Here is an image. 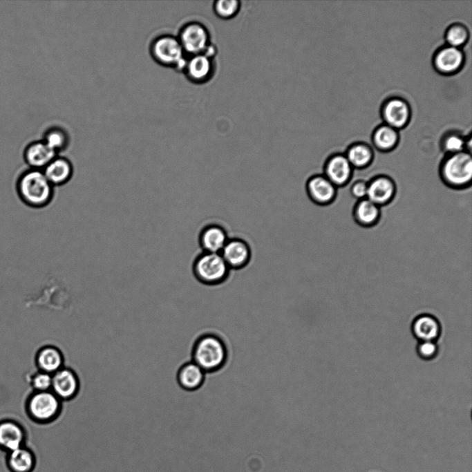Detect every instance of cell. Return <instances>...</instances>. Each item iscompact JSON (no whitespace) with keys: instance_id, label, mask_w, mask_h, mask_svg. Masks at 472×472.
I'll use <instances>...</instances> for the list:
<instances>
[{"instance_id":"1","label":"cell","mask_w":472,"mask_h":472,"mask_svg":"<svg viewBox=\"0 0 472 472\" xmlns=\"http://www.w3.org/2000/svg\"><path fill=\"white\" fill-rule=\"evenodd\" d=\"M16 190L21 200L35 209L46 207L54 196V187L39 169L28 168L23 171L17 180Z\"/></svg>"},{"instance_id":"2","label":"cell","mask_w":472,"mask_h":472,"mask_svg":"<svg viewBox=\"0 0 472 472\" xmlns=\"http://www.w3.org/2000/svg\"><path fill=\"white\" fill-rule=\"evenodd\" d=\"M230 270L219 253L202 252L196 257L192 265L196 281L207 286H216L228 281Z\"/></svg>"},{"instance_id":"3","label":"cell","mask_w":472,"mask_h":472,"mask_svg":"<svg viewBox=\"0 0 472 472\" xmlns=\"http://www.w3.org/2000/svg\"><path fill=\"white\" fill-rule=\"evenodd\" d=\"M149 53L159 65L183 72L187 55L177 36L162 34L155 37L149 45Z\"/></svg>"},{"instance_id":"4","label":"cell","mask_w":472,"mask_h":472,"mask_svg":"<svg viewBox=\"0 0 472 472\" xmlns=\"http://www.w3.org/2000/svg\"><path fill=\"white\" fill-rule=\"evenodd\" d=\"M440 174L443 182L453 189L466 188L472 180V158L471 154L464 151L449 154L443 160Z\"/></svg>"},{"instance_id":"5","label":"cell","mask_w":472,"mask_h":472,"mask_svg":"<svg viewBox=\"0 0 472 472\" xmlns=\"http://www.w3.org/2000/svg\"><path fill=\"white\" fill-rule=\"evenodd\" d=\"M227 351L218 337L207 334L200 337L193 350V361L205 372L219 369L225 363Z\"/></svg>"},{"instance_id":"6","label":"cell","mask_w":472,"mask_h":472,"mask_svg":"<svg viewBox=\"0 0 472 472\" xmlns=\"http://www.w3.org/2000/svg\"><path fill=\"white\" fill-rule=\"evenodd\" d=\"M62 402L51 390L34 391L27 399L26 412L33 422L47 424L60 415Z\"/></svg>"},{"instance_id":"7","label":"cell","mask_w":472,"mask_h":472,"mask_svg":"<svg viewBox=\"0 0 472 472\" xmlns=\"http://www.w3.org/2000/svg\"><path fill=\"white\" fill-rule=\"evenodd\" d=\"M177 37L187 56L204 53L211 44L207 28L199 21L185 23Z\"/></svg>"},{"instance_id":"8","label":"cell","mask_w":472,"mask_h":472,"mask_svg":"<svg viewBox=\"0 0 472 472\" xmlns=\"http://www.w3.org/2000/svg\"><path fill=\"white\" fill-rule=\"evenodd\" d=\"M305 189L309 198L321 206L331 204L337 193V187L323 174L310 176L306 182Z\"/></svg>"},{"instance_id":"9","label":"cell","mask_w":472,"mask_h":472,"mask_svg":"<svg viewBox=\"0 0 472 472\" xmlns=\"http://www.w3.org/2000/svg\"><path fill=\"white\" fill-rule=\"evenodd\" d=\"M80 387L76 372L70 368L63 367L52 375L50 390L62 401L76 397Z\"/></svg>"},{"instance_id":"10","label":"cell","mask_w":472,"mask_h":472,"mask_svg":"<svg viewBox=\"0 0 472 472\" xmlns=\"http://www.w3.org/2000/svg\"><path fill=\"white\" fill-rule=\"evenodd\" d=\"M220 254L230 270H240L250 262L252 250L249 243L245 240L229 238Z\"/></svg>"},{"instance_id":"11","label":"cell","mask_w":472,"mask_h":472,"mask_svg":"<svg viewBox=\"0 0 472 472\" xmlns=\"http://www.w3.org/2000/svg\"><path fill=\"white\" fill-rule=\"evenodd\" d=\"M27 439L26 428L11 419L0 420V449L7 453L25 446Z\"/></svg>"},{"instance_id":"12","label":"cell","mask_w":472,"mask_h":472,"mask_svg":"<svg viewBox=\"0 0 472 472\" xmlns=\"http://www.w3.org/2000/svg\"><path fill=\"white\" fill-rule=\"evenodd\" d=\"M214 73L213 58L204 53L187 56L183 73L192 83L208 82Z\"/></svg>"},{"instance_id":"13","label":"cell","mask_w":472,"mask_h":472,"mask_svg":"<svg viewBox=\"0 0 472 472\" xmlns=\"http://www.w3.org/2000/svg\"><path fill=\"white\" fill-rule=\"evenodd\" d=\"M367 182L366 198L379 207L389 204L395 198L396 185L390 177L386 175H379Z\"/></svg>"},{"instance_id":"14","label":"cell","mask_w":472,"mask_h":472,"mask_svg":"<svg viewBox=\"0 0 472 472\" xmlns=\"http://www.w3.org/2000/svg\"><path fill=\"white\" fill-rule=\"evenodd\" d=\"M323 169V174L338 188L350 181L354 169L345 155L334 154L326 160Z\"/></svg>"},{"instance_id":"15","label":"cell","mask_w":472,"mask_h":472,"mask_svg":"<svg viewBox=\"0 0 472 472\" xmlns=\"http://www.w3.org/2000/svg\"><path fill=\"white\" fill-rule=\"evenodd\" d=\"M57 154L42 140L29 143L23 151V159L30 169L43 170Z\"/></svg>"},{"instance_id":"16","label":"cell","mask_w":472,"mask_h":472,"mask_svg":"<svg viewBox=\"0 0 472 472\" xmlns=\"http://www.w3.org/2000/svg\"><path fill=\"white\" fill-rule=\"evenodd\" d=\"M229 238L226 230L221 225L209 224L201 229L198 241L202 252L220 254Z\"/></svg>"},{"instance_id":"17","label":"cell","mask_w":472,"mask_h":472,"mask_svg":"<svg viewBox=\"0 0 472 472\" xmlns=\"http://www.w3.org/2000/svg\"><path fill=\"white\" fill-rule=\"evenodd\" d=\"M42 171L55 187L69 182L73 177L74 169L72 162L68 158L58 155Z\"/></svg>"},{"instance_id":"18","label":"cell","mask_w":472,"mask_h":472,"mask_svg":"<svg viewBox=\"0 0 472 472\" xmlns=\"http://www.w3.org/2000/svg\"><path fill=\"white\" fill-rule=\"evenodd\" d=\"M35 362L39 370L53 375L64 367V358L59 348L47 345L37 351Z\"/></svg>"},{"instance_id":"19","label":"cell","mask_w":472,"mask_h":472,"mask_svg":"<svg viewBox=\"0 0 472 472\" xmlns=\"http://www.w3.org/2000/svg\"><path fill=\"white\" fill-rule=\"evenodd\" d=\"M6 462L11 472H32L36 457L30 449L23 446L7 453Z\"/></svg>"},{"instance_id":"20","label":"cell","mask_w":472,"mask_h":472,"mask_svg":"<svg viewBox=\"0 0 472 472\" xmlns=\"http://www.w3.org/2000/svg\"><path fill=\"white\" fill-rule=\"evenodd\" d=\"M411 330L414 336L420 341H434L440 335V325L433 316L422 314L414 319Z\"/></svg>"},{"instance_id":"21","label":"cell","mask_w":472,"mask_h":472,"mask_svg":"<svg viewBox=\"0 0 472 472\" xmlns=\"http://www.w3.org/2000/svg\"><path fill=\"white\" fill-rule=\"evenodd\" d=\"M205 371L193 361L182 365L176 374V381L179 386L186 390L198 388L205 377Z\"/></svg>"},{"instance_id":"22","label":"cell","mask_w":472,"mask_h":472,"mask_svg":"<svg viewBox=\"0 0 472 472\" xmlns=\"http://www.w3.org/2000/svg\"><path fill=\"white\" fill-rule=\"evenodd\" d=\"M410 116L408 104L402 100L394 98L388 100L384 107V117L393 128H400L406 125Z\"/></svg>"},{"instance_id":"23","label":"cell","mask_w":472,"mask_h":472,"mask_svg":"<svg viewBox=\"0 0 472 472\" xmlns=\"http://www.w3.org/2000/svg\"><path fill=\"white\" fill-rule=\"evenodd\" d=\"M381 216V207L368 198L357 201L353 209L356 223L364 227L375 225Z\"/></svg>"},{"instance_id":"24","label":"cell","mask_w":472,"mask_h":472,"mask_svg":"<svg viewBox=\"0 0 472 472\" xmlns=\"http://www.w3.org/2000/svg\"><path fill=\"white\" fill-rule=\"evenodd\" d=\"M464 59L462 51L453 46L440 49L435 57V65L439 71L451 73L458 70Z\"/></svg>"},{"instance_id":"25","label":"cell","mask_w":472,"mask_h":472,"mask_svg":"<svg viewBox=\"0 0 472 472\" xmlns=\"http://www.w3.org/2000/svg\"><path fill=\"white\" fill-rule=\"evenodd\" d=\"M353 169H364L368 167L373 160V152L366 144L357 143L352 145L345 155Z\"/></svg>"},{"instance_id":"26","label":"cell","mask_w":472,"mask_h":472,"mask_svg":"<svg viewBox=\"0 0 472 472\" xmlns=\"http://www.w3.org/2000/svg\"><path fill=\"white\" fill-rule=\"evenodd\" d=\"M42 140L59 155L68 148L70 137L62 127L52 126L45 131Z\"/></svg>"},{"instance_id":"27","label":"cell","mask_w":472,"mask_h":472,"mask_svg":"<svg viewBox=\"0 0 472 472\" xmlns=\"http://www.w3.org/2000/svg\"><path fill=\"white\" fill-rule=\"evenodd\" d=\"M373 141L377 148L381 151H389L395 148L398 142V134L395 129L388 125L379 126L374 133Z\"/></svg>"},{"instance_id":"28","label":"cell","mask_w":472,"mask_h":472,"mask_svg":"<svg viewBox=\"0 0 472 472\" xmlns=\"http://www.w3.org/2000/svg\"><path fill=\"white\" fill-rule=\"evenodd\" d=\"M241 3L238 0H218L213 4L215 15L223 19H230L239 12Z\"/></svg>"},{"instance_id":"29","label":"cell","mask_w":472,"mask_h":472,"mask_svg":"<svg viewBox=\"0 0 472 472\" xmlns=\"http://www.w3.org/2000/svg\"><path fill=\"white\" fill-rule=\"evenodd\" d=\"M468 32L466 28L461 25H454L447 31L446 41L451 46L458 48L464 44L467 39Z\"/></svg>"},{"instance_id":"30","label":"cell","mask_w":472,"mask_h":472,"mask_svg":"<svg viewBox=\"0 0 472 472\" xmlns=\"http://www.w3.org/2000/svg\"><path fill=\"white\" fill-rule=\"evenodd\" d=\"M30 384L34 391L41 392L50 390L52 375L38 370L31 377Z\"/></svg>"},{"instance_id":"31","label":"cell","mask_w":472,"mask_h":472,"mask_svg":"<svg viewBox=\"0 0 472 472\" xmlns=\"http://www.w3.org/2000/svg\"><path fill=\"white\" fill-rule=\"evenodd\" d=\"M443 146L446 152L454 154L464 151L465 142L462 136L451 134L444 139Z\"/></svg>"},{"instance_id":"32","label":"cell","mask_w":472,"mask_h":472,"mask_svg":"<svg viewBox=\"0 0 472 472\" xmlns=\"http://www.w3.org/2000/svg\"><path fill=\"white\" fill-rule=\"evenodd\" d=\"M438 349L436 343L432 341H420L417 346V353L423 359L428 360L435 357Z\"/></svg>"},{"instance_id":"33","label":"cell","mask_w":472,"mask_h":472,"mask_svg":"<svg viewBox=\"0 0 472 472\" xmlns=\"http://www.w3.org/2000/svg\"><path fill=\"white\" fill-rule=\"evenodd\" d=\"M368 191V182L359 180L355 181L350 187V193L357 200L366 198Z\"/></svg>"}]
</instances>
